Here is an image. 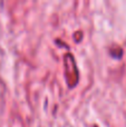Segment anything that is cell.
<instances>
[{
    "label": "cell",
    "mask_w": 126,
    "mask_h": 127,
    "mask_svg": "<svg viewBox=\"0 0 126 127\" xmlns=\"http://www.w3.org/2000/svg\"><path fill=\"white\" fill-rule=\"evenodd\" d=\"M64 67H65V76L67 79V84L70 87L75 86L78 83L79 79V74L76 66V62L74 56L70 53L65 54L64 56Z\"/></svg>",
    "instance_id": "6da1fadb"
}]
</instances>
